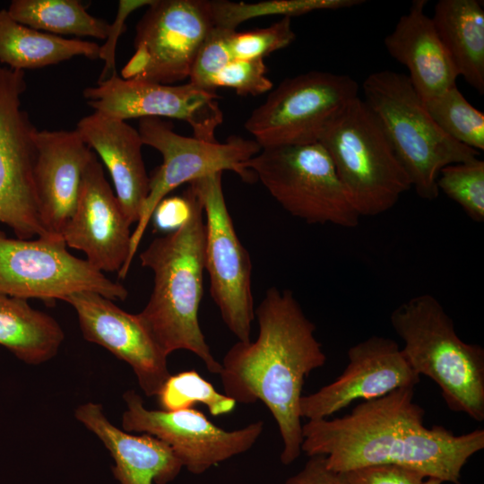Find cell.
Wrapping results in <instances>:
<instances>
[{
    "label": "cell",
    "instance_id": "38",
    "mask_svg": "<svg viewBox=\"0 0 484 484\" xmlns=\"http://www.w3.org/2000/svg\"><path fill=\"white\" fill-rule=\"evenodd\" d=\"M443 482L437 479L434 478H428L427 480L424 481V484H442Z\"/></svg>",
    "mask_w": 484,
    "mask_h": 484
},
{
    "label": "cell",
    "instance_id": "12",
    "mask_svg": "<svg viewBox=\"0 0 484 484\" xmlns=\"http://www.w3.org/2000/svg\"><path fill=\"white\" fill-rule=\"evenodd\" d=\"M222 172L190 182L197 191L205 215L204 269L210 293L228 329L239 341H251L255 307L252 262L240 242L226 205Z\"/></svg>",
    "mask_w": 484,
    "mask_h": 484
},
{
    "label": "cell",
    "instance_id": "27",
    "mask_svg": "<svg viewBox=\"0 0 484 484\" xmlns=\"http://www.w3.org/2000/svg\"><path fill=\"white\" fill-rule=\"evenodd\" d=\"M423 102L445 134L479 152L484 150V114L465 99L456 84Z\"/></svg>",
    "mask_w": 484,
    "mask_h": 484
},
{
    "label": "cell",
    "instance_id": "33",
    "mask_svg": "<svg viewBox=\"0 0 484 484\" xmlns=\"http://www.w3.org/2000/svg\"><path fill=\"white\" fill-rule=\"evenodd\" d=\"M230 30L214 27L194 60L189 82L201 88L215 91L213 81L217 73L230 61L228 33Z\"/></svg>",
    "mask_w": 484,
    "mask_h": 484
},
{
    "label": "cell",
    "instance_id": "2",
    "mask_svg": "<svg viewBox=\"0 0 484 484\" xmlns=\"http://www.w3.org/2000/svg\"><path fill=\"white\" fill-rule=\"evenodd\" d=\"M255 316L256 340L238 341L219 375L225 394L237 403L261 401L268 408L282 439L281 462L289 465L302 453L299 402L305 379L325 364L326 355L292 291L268 289Z\"/></svg>",
    "mask_w": 484,
    "mask_h": 484
},
{
    "label": "cell",
    "instance_id": "19",
    "mask_svg": "<svg viewBox=\"0 0 484 484\" xmlns=\"http://www.w3.org/2000/svg\"><path fill=\"white\" fill-rule=\"evenodd\" d=\"M34 182L41 222L53 236L76 205L83 171L94 151L76 130H36Z\"/></svg>",
    "mask_w": 484,
    "mask_h": 484
},
{
    "label": "cell",
    "instance_id": "34",
    "mask_svg": "<svg viewBox=\"0 0 484 484\" xmlns=\"http://www.w3.org/2000/svg\"><path fill=\"white\" fill-rule=\"evenodd\" d=\"M348 484H424L422 472L396 464H375L342 472Z\"/></svg>",
    "mask_w": 484,
    "mask_h": 484
},
{
    "label": "cell",
    "instance_id": "14",
    "mask_svg": "<svg viewBox=\"0 0 484 484\" xmlns=\"http://www.w3.org/2000/svg\"><path fill=\"white\" fill-rule=\"evenodd\" d=\"M123 398L126 407L122 415L123 429L160 439L193 474H202L220 462L246 453L264 431L262 420L238 429L225 430L194 409L150 410L134 390L126 391Z\"/></svg>",
    "mask_w": 484,
    "mask_h": 484
},
{
    "label": "cell",
    "instance_id": "20",
    "mask_svg": "<svg viewBox=\"0 0 484 484\" xmlns=\"http://www.w3.org/2000/svg\"><path fill=\"white\" fill-rule=\"evenodd\" d=\"M75 130L102 160L124 214L131 225L136 223L150 184L142 155L144 144L137 129L93 111L80 119Z\"/></svg>",
    "mask_w": 484,
    "mask_h": 484
},
{
    "label": "cell",
    "instance_id": "23",
    "mask_svg": "<svg viewBox=\"0 0 484 484\" xmlns=\"http://www.w3.org/2000/svg\"><path fill=\"white\" fill-rule=\"evenodd\" d=\"M459 76L484 94V10L479 0H440L431 17Z\"/></svg>",
    "mask_w": 484,
    "mask_h": 484
},
{
    "label": "cell",
    "instance_id": "13",
    "mask_svg": "<svg viewBox=\"0 0 484 484\" xmlns=\"http://www.w3.org/2000/svg\"><path fill=\"white\" fill-rule=\"evenodd\" d=\"M24 72L0 64V223L18 238H61L44 228L34 182L37 128L22 108Z\"/></svg>",
    "mask_w": 484,
    "mask_h": 484
},
{
    "label": "cell",
    "instance_id": "11",
    "mask_svg": "<svg viewBox=\"0 0 484 484\" xmlns=\"http://www.w3.org/2000/svg\"><path fill=\"white\" fill-rule=\"evenodd\" d=\"M213 28L211 1L152 0L136 25L134 53L121 77L162 84L189 78Z\"/></svg>",
    "mask_w": 484,
    "mask_h": 484
},
{
    "label": "cell",
    "instance_id": "32",
    "mask_svg": "<svg viewBox=\"0 0 484 484\" xmlns=\"http://www.w3.org/2000/svg\"><path fill=\"white\" fill-rule=\"evenodd\" d=\"M264 59L230 60L215 76L213 88L229 87L240 96H256L270 91L272 82L266 76Z\"/></svg>",
    "mask_w": 484,
    "mask_h": 484
},
{
    "label": "cell",
    "instance_id": "18",
    "mask_svg": "<svg viewBox=\"0 0 484 484\" xmlns=\"http://www.w3.org/2000/svg\"><path fill=\"white\" fill-rule=\"evenodd\" d=\"M64 301L75 310L84 339L104 347L126 362L145 395L157 396L170 376L168 356L157 345L137 314H130L113 300L91 291L71 294Z\"/></svg>",
    "mask_w": 484,
    "mask_h": 484
},
{
    "label": "cell",
    "instance_id": "28",
    "mask_svg": "<svg viewBox=\"0 0 484 484\" xmlns=\"http://www.w3.org/2000/svg\"><path fill=\"white\" fill-rule=\"evenodd\" d=\"M361 0H270L258 3L211 1L214 27L236 30L243 22L266 15L292 17L318 10L350 8Z\"/></svg>",
    "mask_w": 484,
    "mask_h": 484
},
{
    "label": "cell",
    "instance_id": "25",
    "mask_svg": "<svg viewBox=\"0 0 484 484\" xmlns=\"http://www.w3.org/2000/svg\"><path fill=\"white\" fill-rule=\"evenodd\" d=\"M65 334L50 315L34 309L28 300L0 295V345L29 365L54 358Z\"/></svg>",
    "mask_w": 484,
    "mask_h": 484
},
{
    "label": "cell",
    "instance_id": "36",
    "mask_svg": "<svg viewBox=\"0 0 484 484\" xmlns=\"http://www.w3.org/2000/svg\"><path fill=\"white\" fill-rule=\"evenodd\" d=\"M152 0H121L118 4L117 17L112 24L105 44L100 47L99 57L104 60L105 65L100 73L99 80L101 82L107 78L116 74L115 69V53L116 47L119 36L125 30V23L128 15L134 10L148 6Z\"/></svg>",
    "mask_w": 484,
    "mask_h": 484
},
{
    "label": "cell",
    "instance_id": "17",
    "mask_svg": "<svg viewBox=\"0 0 484 484\" xmlns=\"http://www.w3.org/2000/svg\"><path fill=\"white\" fill-rule=\"evenodd\" d=\"M130 226L94 152L83 171L76 205L62 238L66 246L83 252L99 271L118 272L129 255Z\"/></svg>",
    "mask_w": 484,
    "mask_h": 484
},
{
    "label": "cell",
    "instance_id": "9",
    "mask_svg": "<svg viewBox=\"0 0 484 484\" xmlns=\"http://www.w3.org/2000/svg\"><path fill=\"white\" fill-rule=\"evenodd\" d=\"M81 291L121 301L128 295L123 285L68 252L62 238H13L0 230V295L53 302Z\"/></svg>",
    "mask_w": 484,
    "mask_h": 484
},
{
    "label": "cell",
    "instance_id": "3",
    "mask_svg": "<svg viewBox=\"0 0 484 484\" xmlns=\"http://www.w3.org/2000/svg\"><path fill=\"white\" fill-rule=\"evenodd\" d=\"M140 260L153 273L151 294L137 314L145 329L167 356L188 350L210 373L220 374L221 363L212 354L198 318L205 270V223L196 190L187 220L178 229L154 238Z\"/></svg>",
    "mask_w": 484,
    "mask_h": 484
},
{
    "label": "cell",
    "instance_id": "8",
    "mask_svg": "<svg viewBox=\"0 0 484 484\" xmlns=\"http://www.w3.org/2000/svg\"><path fill=\"white\" fill-rule=\"evenodd\" d=\"M137 131L144 145L156 149L161 154L162 163L150 177L149 193L131 236L129 255L118 272L121 279L126 277L149 221L160 201L185 183L224 170L233 171L244 181L252 183L256 177L244 164L261 151L255 140L235 135L224 143L183 136L173 130L170 122L159 117L139 119Z\"/></svg>",
    "mask_w": 484,
    "mask_h": 484
},
{
    "label": "cell",
    "instance_id": "24",
    "mask_svg": "<svg viewBox=\"0 0 484 484\" xmlns=\"http://www.w3.org/2000/svg\"><path fill=\"white\" fill-rule=\"evenodd\" d=\"M100 46L92 41L52 35L15 21L0 9V64L23 71L56 65L74 56L99 57Z\"/></svg>",
    "mask_w": 484,
    "mask_h": 484
},
{
    "label": "cell",
    "instance_id": "31",
    "mask_svg": "<svg viewBox=\"0 0 484 484\" xmlns=\"http://www.w3.org/2000/svg\"><path fill=\"white\" fill-rule=\"evenodd\" d=\"M296 39L291 27V18L282 17L268 27L248 31L230 30L228 48L231 59H264L274 51L290 45Z\"/></svg>",
    "mask_w": 484,
    "mask_h": 484
},
{
    "label": "cell",
    "instance_id": "15",
    "mask_svg": "<svg viewBox=\"0 0 484 484\" xmlns=\"http://www.w3.org/2000/svg\"><path fill=\"white\" fill-rule=\"evenodd\" d=\"M88 106L114 119L176 118L186 122L194 137L217 141L215 132L223 121L215 91L184 84L125 79L117 73L82 91Z\"/></svg>",
    "mask_w": 484,
    "mask_h": 484
},
{
    "label": "cell",
    "instance_id": "22",
    "mask_svg": "<svg viewBox=\"0 0 484 484\" xmlns=\"http://www.w3.org/2000/svg\"><path fill=\"white\" fill-rule=\"evenodd\" d=\"M426 0H414L384 39L389 55L406 66L414 90L425 101L456 84L458 73L442 43Z\"/></svg>",
    "mask_w": 484,
    "mask_h": 484
},
{
    "label": "cell",
    "instance_id": "37",
    "mask_svg": "<svg viewBox=\"0 0 484 484\" xmlns=\"http://www.w3.org/2000/svg\"><path fill=\"white\" fill-rule=\"evenodd\" d=\"M283 484H348L343 474L330 470L324 455L309 456L304 467Z\"/></svg>",
    "mask_w": 484,
    "mask_h": 484
},
{
    "label": "cell",
    "instance_id": "26",
    "mask_svg": "<svg viewBox=\"0 0 484 484\" xmlns=\"http://www.w3.org/2000/svg\"><path fill=\"white\" fill-rule=\"evenodd\" d=\"M6 10L20 23L52 35L106 39L110 29L78 0H13Z\"/></svg>",
    "mask_w": 484,
    "mask_h": 484
},
{
    "label": "cell",
    "instance_id": "30",
    "mask_svg": "<svg viewBox=\"0 0 484 484\" xmlns=\"http://www.w3.org/2000/svg\"><path fill=\"white\" fill-rule=\"evenodd\" d=\"M437 188L459 204L476 222L484 220V161L479 158L444 167Z\"/></svg>",
    "mask_w": 484,
    "mask_h": 484
},
{
    "label": "cell",
    "instance_id": "10",
    "mask_svg": "<svg viewBox=\"0 0 484 484\" xmlns=\"http://www.w3.org/2000/svg\"><path fill=\"white\" fill-rule=\"evenodd\" d=\"M358 93V82L347 74L311 71L287 78L251 113L245 128L261 149L317 143Z\"/></svg>",
    "mask_w": 484,
    "mask_h": 484
},
{
    "label": "cell",
    "instance_id": "1",
    "mask_svg": "<svg viewBox=\"0 0 484 484\" xmlns=\"http://www.w3.org/2000/svg\"><path fill=\"white\" fill-rule=\"evenodd\" d=\"M414 387L361 402L340 418L302 425L301 451L324 455L336 472L375 464H396L427 478L460 484L468 460L484 448V430L455 435L442 426L424 425V409L413 401Z\"/></svg>",
    "mask_w": 484,
    "mask_h": 484
},
{
    "label": "cell",
    "instance_id": "16",
    "mask_svg": "<svg viewBox=\"0 0 484 484\" xmlns=\"http://www.w3.org/2000/svg\"><path fill=\"white\" fill-rule=\"evenodd\" d=\"M349 362L332 383L302 395L299 414L307 420L328 419L351 402L379 398L402 387H415L420 376L390 338L373 335L348 350Z\"/></svg>",
    "mask_w": 484,
    "mask_h": 484
},
{
    "label": "cell",
    "instance_id": "4",
    "mask_svg": "<svg viewBox=\"0 0 484 484\" xmlns=\"http://www.w3.org/2000/svg\"><path fill=\"white\" fill-rule=\"evenodd\" d=\"M390 322L404 342L402 352L411 367L439 386L447 407L483 421L484 350L457 335L438 299L415 296L391 313Z\"/></svg>",
    "mask_w": 484,
    "mask_h": 484
},
{
    "label": "cell",
    "instance_id": "5",
    "mask_svg": "<svg viewBox=\"0 0 484 484\" xmlns=\"http://www.w3.org/2000/svg\"><path fill=\"white\" fill-rule=\"evenodd\" d=\"M362 91L408 174L411 188L421 199L437 198L436 180L444 167L479 158L478 151L456 142L437 126L407 74L375 72L364 80Z\"/></svg>",
    "mask_w": 484,
    "mask_h": 484
},
{
    "label": "cell",
    "instance_id": "21",
    "mask_svg": "<svg viewBox=\"0 0 484 484\" xmlns=\"http://www.w3.org/2000/svg\"><path fill=\"white\" fill-rule=\"evenodd\" d=\"M74 417L108 450L115 462L113 474L120 484H168L183 468L166 443L149 434L134 436L117 428L99 403L78 406Z\"/></svg>",
    "mask_w": 484,
    "mask_h": 484
},
{
    "label": "cell",
    "instance_id": "7",
    "mask_svg": "<svg viewBox=\"0 0 484 484\" xmlns=\"http://www.w3.org/2000/svg\"><path fill=\"white\" fill-rule=\"evenodd\" d=\"M244 166L292 216L310 224L359 225L360 216L319 143L264 148Z\"/></svg>",
    "mask_w": 484,
    "mask_h": 484
},
{
    "label": "cell",
    "instance_id": "6",
    "mask_svg": "<svg viewBox=\"0 0 484 484\" xmlns=\"http://www.w3.org/2000/svg\"><path fill=\"white\" fill-rule=\"evenodd\" d=\"M317 143L330 156L346 195L360 217L387 212L411 188L381 125L359 96L328 123Z\"/></svg>",
    "mask_w": 484,
    "mask_h": 484
},
{
    "label": "cell",
    "instance_id": "35",
    "mask_svg": "<svg viewBox=\"0 0 484 484\" xmlns=\"http://www.w3.org/2000/svg\"><path fill=\"white\" fill-rule=\"evenodd\" d=\"M194 197L195 190L190 183L182 195L165 197L151 216L155 228L168 233L178 229L189 218Z\"/></svg>",
    "mask_w": 484,
    "mask_h": 484
},
{
    "label": "cell",
    "instance_id": "29",
    "mask_svg": "<svg viewBox=\"0 0 484 484\" xmlns=\"http://www.w3.org/2000/svg\"><path fill=\"white\" fill-rule=\"evenodd\" d=\"M157 397L160 410L168 411L191 409L195 403H202L212 415L220 416L230 413L237 405L235 400L219 393L195 370L170 375Z\"/></svg>",
    "mask_w": 484,
    "mask_h": 484
}]
</instances>
